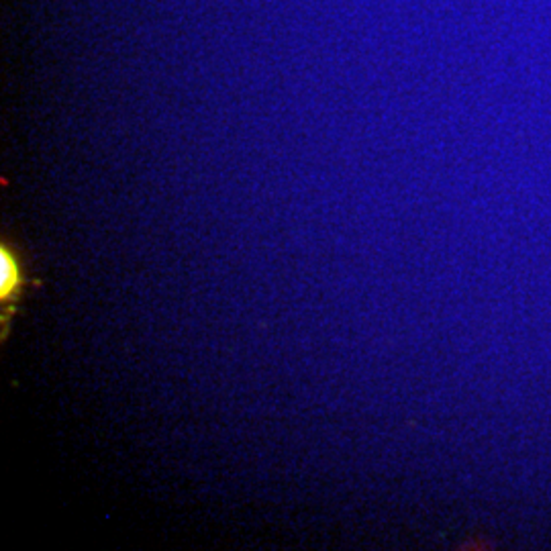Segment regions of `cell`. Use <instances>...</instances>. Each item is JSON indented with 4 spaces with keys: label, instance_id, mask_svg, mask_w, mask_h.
I'll use <instances>...</instances> for the list:
<instances>
[{
    "label": "cell",
    "instance_id": "1",
    "mask_svg": "<svg viewBox=\"0 0 551 551\" xmlns=\"http://www.w3.org/2000/svg\"><path fill=\"white\" fill-rule=\"evenodd\" d=\"M41 282L29 278L27 264L15 243L6 237L0 241V339L6 341L10 333V319L17 312L21 298L27 294L31 286H39Z\"/></svg>",
    "mask_w": 551,
    "mask_h": 551
}]
</instances>
